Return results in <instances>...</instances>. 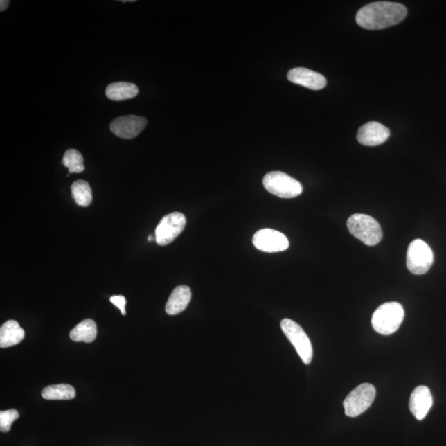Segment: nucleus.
<instances>
[{"mask_svg":"<svg viewBox=\"0 0 446 446\" xmlns=\"http://www.w3.org/2000/svg\"><path fill=\"white\" fill-rule=\"evenodd\" d=\"M407 15V8L401 3L380 1L368 3L360 8L355 20L363 28L380 30L401 23Z\"/></svg>","mask_w":446,"mask_h":446,"instance_id":"nucleus-1","label":"nucleus"},{"mask_svg":"<svg viewBox=\"0 0 446 446\" xmlns=\"http://www.w3.org/2000/svg\"><path fill=\"white\" fill-rule=\"evenodd\" d=\"M404 319V310L396 302L382 304L372 316V327L376 332L389 336L396 332Z\"/></svg>","mask_w":446,"mask_h":446,"instance_id":"nucleus-2","label":"nucleus"},{"mask_svg":"<svg viewBox=\"0 0 446 446\" xmlns=\"http://www.w3.org/2000/svg\"><path fill=\"white\" fill-rule=\"evenodd\" d=\"M347 227L351 234L367 246H375L383 239L380 223L366 214L357 213L347 220Z\"/></svg>","mask_w":446,"mask_h":446,"instance_id":"nucleus-3","label":"nucleus"},{"mask_svg":"<svg viewBox=\"0 0 446 446\" xmlns=\"http://www.w3.org/2000/svg\"><path fill=\"white\" fill-rule=\"evenodd\" d=\"M265 190L282 199H293L303 193V186L298 180L281 171H272L265 175Z\"/></svg>","mask_w":446,"mask_h":446,"instance_id":"nucleus-4","label":"nucleus"},{"mask_svg":"<svg viewBox=\"0 0 446 446\" xmlns=\"http://www.w3.org/2000/svg\"><path fill=\"white\" fill-rule=\"evenodd\" d=\"M434 261L430 247L421 239L411 242L407 253V267L414 274H426Z\"/></svg>","mask_w":446,"mask_h":446,"instance_id":"nucleus-5","label":"nucleus"},{"mask_svg":"<svg viewBox=\"0 0 446 446\" xmlns=\"http://www.w3.org/2000/svg\"><path fill=\"white\" fill-rule=\"evenodd\" d=\"M280 325L283 332L294 346L303 363L310 364L313 357V350L310 339L306 332L297 323L288 319L282 320Z\"/></svg>","mask_w":446,"mask_h":446,"instance_id":"nucleus-6","label":"nucleus"},{"mask_svg":"<svg viewBox=\"0 0 446 446\" xmlns=\"http://www.w3.org/2000/svg\"><path fill=\"white\" fill-rule=\"evenodd\" d=\"M376 396L375 386L362 384L351 391L344 401L345 413L347 417L357 418L366 411L374 402Z\"/></svg>","mask_w":446,"mask_h":446,"instance_id":"nucleus-7","label":"nucleus"},{"mask_svg":"<svg viewBox=\"0 0 446 446\" xmlns=\"http://www.w3.org/2000/svg\"><path fill=\"white\" fill-rule=\"evenodd\" d=\"M186 217L181 213H172L162 218L156 229V242L159 246H167L183 233Z\"/></svg>","mask_w":446,"mask_h":446,"instance_id":"nucleus-8","label":"nucleus"},{"mask_svg":"<svg viewBox=\"0 0 446 446\" xmlns=\"http://www.w3.org/2000/svg\"><path fill=\"white\" fill-rule=\"evenodd\" d=\"M252 242L259 251L267 253L285 251L289 247V242L285 235L269 229L257 231Z\"/></svg>","mask_w":446,"mask_h":446,"instance_id":"nucleus-9","label":"nucleus"},{"mask_svg":"<svg viewBox=\"0 0 446 446\" xmlns=\"http://www.w3.org/2000/svg\"><path fill=\"white\" fill-rule=\"evenodd\" d=\"M148 125V120L136 115L122 116L110 124V130L120 139H132L139 136Z\"/></svg>","mask_w":446,"mask_h":446,"instance_id":"nucleus-10","label":"nucleus"},{"mask_svg":"<svg viewBox=\"0 0 446 446\" xmlns=\"http://www.w3.org/2000/svg\"><path fill=\"white\" fill-rule=\"evenodd\" d=\"M390 131L387 127L378 122H368L359 127L357 140L360 144L367 147H375L389 139Z\"/></svg>","mask_w":446,"mask_h":446,"instance_id":"nucleus-11","label":"nucleus"},{"mask_svg":"<svg viewBox=\"0 0 446 446\" xmlns=\"http://www.w3.org/2000/svg\"><path fill=\"white\" fill-rule=\"evenodd\" d=\"M288 80L312 90L323 89L327 85V79L323 75L303 67L292 69L288 73Z\"/></svg>","mask_w":446,"mask_h":446,"instance_id":"nucleus-12","label":"nucleus"},{"mask_svg":"<svg viewBox=\"0 0 446 446\" xmlns=\"http://www.w3.org/2000/svg\"><path fill=\"white\" fill-rule=\"evenodd\" d=\"M433 404V398L430 389L426 386H418L411 393L409 401V409L414 417L422 421L430 411Z\"/></svg>","mask_w":446,"mask_h":446,"instance_id":"nucleus-13","label":"nucleus"},{"mask_svg":"<svg viewBox=\"0 0 446 446\" xmlns=\"http://www.w3.org/2000/svg\"><path fill=\"white\" fill-rule=\"evenodd\" d=\"M192 298V293L190 287L186 285H180L175 288L172 294L170 296L168 302L166 303V312L170 316L178 315L190 303Z\"/></svg>","mask_w":446,"mask_h":446,"instance_id":"nucleus-14","label":"nucleus"},{"mask_svg":"<svg viewBox=\"0 0 446 446\" xmlns=\"http://www.w3.org/2000/svg\"><path fill=\"white\" fill-rule=\"evenodd\" d=\"M24 330L20 327L18 321H8L0 328V347L8 348L18 345L24 340Z\"/></svg>","mask_w":446,"mask_h":446,"instance_id":"nucleus-15","label":"nucleus"},{"mask_svg":"<svg viewBox=\"0 0 446 446\" xmlns=\"http://www.w3.org/2000/svg\"><path fill=\"white\" fill-rule=\"evenodd\" d=\"M139 93L136 84L128 82H115L106 89V96L111 100L123 101L135 98Z\"/></svg>","mask_w":446,"mask_h":446,"instance_id":"nucleus-16","label":"nucleus"},{"mask_svg":"<svg viewBox=\"0 0 446 446\" xmlns=\"http://www.w3.org/2000/svg\"><path fill=\"white\" fill-rule=\"evenodd\" d=\"M96 337L97 325L91 319L81 321L70 333L71 340L76 342L91 343L96 340Z\"/></svg>","mask_w":446,"mask_h":446,"instance_id":"nucleus-17","label":"nucleus"},{"mask_svg":"<svg viewBox=\"0 0 446 446\" xmlns=\"http://www.w3.org/2000/svg\"><path fill=\"white\" fill-rule=\"evenodd\" d=\"M42 398L47 400H71L76 395L75 389L70 384L51 385L42 392Z\"/></svg>","mask_w":446,"mask_h":446,"instance_id":"nucleus-18","label":"nucleus"},{"mask_svg":"<svg viewBox=\"0 0 446 446\" xmlns=\"http://www.w3.org/2000/svg\"><path fill=\"white\" fill-rule=\"evenodd\" d=\"M73 198L81 207H88L93 201L92 190L88 182L77 180L71 186Z\"/></svg>","mask_w":446,"mask_h":446,"instance_id":"nucleus-19","label":"nucleus"},{"mask_svg":"<svg viewBox=\"0 0 446 446\" xmlns=\"http://www.w3.org/2000/svg\"><path fill=\"white\" fill-rule=\"evenodd\" d=\"M62 164L67 167L69 173H81L84 170V158L75 149H69L63 157Z\"/></svg>","mask_w":446,"mask_h":446,"instance_id":"nucleus-20","label":"nucleus"},{"mask_svg":"<svg viewBox=\"0 0 446 446\" xmlns=\"http://www.w3.org/2000/svg\"><path fill=\"white\" fill-rule=\"evenodd\" d=\"M19 418V411L15 409L0 411V431L2 432L10 431L12 424Z\"/></svg>","mask_w":446,"mask_h":446,"instance_id":"nucleus-21","label":"nucleus"},{"mask_svg":"<svg viewBox=\"0 0 446 446\" xmlns=\"http://www.w3.org/2000/svg\"><path fill=\"white\" fill-rule=\"evenodd\" d=\"M110 302L114 304L116 307H118L120 311H121L122 315H126V303L127 300L125 297H123L122 295L118 296H112L110 298Z\"/></svg>","mask_w":446,"mask_h":446,"instance_id":"nucleus-22","label":"nucleus"},{"mask_svg":"<svg viewBox=\"0 0 446 446\" xmlns=\"http://www.w3.org/2000/svg\"><path fill=\"white\" fill-rule=\"evenodd\" d=\"M10 1L8 0H1L0 1V11H6L8 6H10Z\"/></svg>","mask_w":446,"mask_h":446,"instance_id":"nucleus-23","label":"nucleus"}]
</instances>
